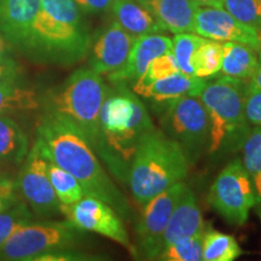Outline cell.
<instances>
[{
  "instance_id": "1",
  "label": "cell",
  "mask_w": 261,
  "mask_h": 261,
  "mask_svg": "<svg viewBox=\"0 0 261 261\" xmlns=\"http://www.w3.org/2000/svg\"><path fill=\"white\" fill-rule=\"evenodd\" d=\"M41 152L80 182L85 196L99 198L112 205L123 219L132 210L98 159L96 150L79 127L56 113L45 112L37 126Z\"/></svg>"
},
{
  "instance_id": "2",
  "label": "cell",
  "mask_w": 261,
  "mask_h": 261,
  "mask_svg": "<svg viewBox=\"0 0 261 261\" xmlns=\"http://www.w3.org/2000/svg\"><path fill=\"white\" fill-rule=\"evenodd\" d=\"M99 158L115 177L127 180L128 168L142 139L155 129L151 116L128 85H112L99 113Z\"/></svg>"
},
{
  "instance_id": "3",
  "label": "cell",
  "mask_w": 261,
  "mask_h": 261,
  "mask_svg": "<svg viewBox=\"0 0 261 261\" xmlns=\"http://www.w3.org/2000/svg\"><path fill=\"white\" fill-rule=\"evenodd\" d=\"M90 47L89 28L74 0H41L33 24L29 60L69 67L83 61Z\"/></svg>"
},
{
  "instance_id": "4",
  "label": "cell",
  "mask_w": 261,
  "mask_h": 261,
  "mask_svg": "<svg viewBox=\"0 0 261 261\" xmlns=\"http://www.w3.org/2000/svg\"><path fill=\"white\" fill-rule=\"evenodd\" d=\"M187 155L181 146L161 129H152L142 139L132 161L127 182L140 205L182 181L189 172Z\"/></svg>"
},
{
  "instance_id": "5",
  "label": "cell",
  "mask_w": 261,
  "mask_h": 261,
  "mask_svg": "<svg viewBox=\"0 0 261 261\" xmlns=\"http://www.w3.org/2000/svg\"><path fill=\"white\" fill-rule=\"evenodd\" d=\"M109 89L97 71L90 67L79 68L60 87L48 93L45 112L60 114L74 122L98 154L100 150L99 113Z\"/></svg>"
},
{
  "instance_id": "6",
  "label": "cell",
  "mask_w": 261,
  "mask_h": 261,
  "mask_svg": "<svg viewBox=\"0 0 261 261\" xmlns=\"http://www.w3.org/2000/svg\"><path fill=\"white\" fill-rule=\"evenodd\" d=\"M247 89L246 80L226 75L210 83L205 81L198 98L210 117V154H215L226 145L242 146L250 129L244 116Z\"/></svg>"
},
{
  "instance_id": "7",
  "label": "cell",
  "mask_w": 261,
  "mask_h": 261,
  "mask_svg": "<svg viewBox=\"0 0 261 261\" xmlns=\"http://www.w3.org/2000/svg\"><path fill=\"white\" fill-rule=\"evenodd\" d=\"M161 106L163 132L181 146L189 163L194 165L210 145L211 123L203 103L198 97L187 96Z\"/></svg>"
},
{
  "instance_id": "8",
  "label": "cell",
  "mask_w": 261,
  "mask_h": 261,
  "mask_svg": "<svg viewBox=\"0 0 261 261\" xmlns=\"http://www.w3.org/2000/svg\"><path fill=\"white\" fill-rule=\"evenodd\" d=\"M85 231L69 221H41L25 224L0 248V261H34L42 253L75 248Z\"/></svg>"
},
{
  "instance_id": "9",
  "label": "cell",
  "mask_w": 261,
  "mask_h": 261,
  "mask_svg": "<svg viewBox=\"0 0 261 261\" xmlns=\"http://www.w3.org/2000/svg\"><path fill=\"white\" fill-rule=\"evenodd\" d=\"M208 203L227 223L246 224L250 211L256 204V196L252 180L240 160L225 166L208 192Z\"/></svg>"
},
{
  "instance_id": "10",
  "label": "cell",
  "mask_w": 261,
  "mask_h": 261,
  "mask_svg": "<svg viewBox=\"0 0 261 261\" xmlns=\"http://www.w3.org/2000/svg\"><path fill=\"white\" fill-rule=\"evenodd\" d=\"M61 214L80 230L109 238L125 247L132 255H137L136 247L130 243L122 218L107 202L84 196L71 204H61Z\"/></svg>"
},
{
  "instance_id": "11",
  "label": "cell",
  "mask_w": 261,
  "mask_h": 261,
  "mask_svg": "<svg viewBox=\"0 0 261 261\" xmlns=\"http://www.w3.org/2000/svg\"><path fill=\"white\" fill-rule=\"evenodd\" d=\"M21 166L16 185L35 217L50 218L61 214V202L48 179L46 158L37 139Z\"/></svg>"
},
{
  "instance_id": "12",
  "label": "cell",
  "mask_w": 261,
  "mask_h": 261,
  "mask_svg": "<svg viewBox=\"0 0 261 261\" xmlns=\"http://www.w3.org/2000/svg\"><path fill=\"white\" fill-rule=\"evenodd\" d=\"M187 184L179 181L143 205V212L137 225L138 254L144 259L156 260L161 253L162 236L175 205L180 200Z\"/></svg>"
},
{
  "instance_id": "13",
  "label": "cell",
  "mask_w": 261,
  "mask_h": 261,
  "mask_svg": "<svg viewBox=\"0 0 261 261\" xmlns=\"http://www.w3.org/2000/svg\"><path fill=\"white\" fill-rule=\"evenodd\" d=\"M195 34L217 41H234L261 50L259 31L242 23L219 8L198 6L195 16Z\"/></svg>"
},
{
  "instance_id": "14",
  "label": "cell",
  "mask_w": 261,
  "mask_h": 261,
  "mask_svg": "<svg viewBox=\"0 0 261 261\" xmlns=\"http://www.w3.org/2000/svg\"><path fill=\"white\" fill-rule=\"evenodd\" d=\"M40 8L41 0H0V35L12 50L27 58Z\"/></svg>"
},
{
  "instance_id": "15",
  "label": "cell",
  "mask_w": 261,
  "mask_h": 261,
  "mask_svg": "<svg viewBox=\"0 0 261 261\" xmlns=\"http://www.w3.org/2000/svg\"><path fill=\"white\" fill-rule=\"evenodd\" d=\"M136 37L114 21L98 35L90 47V68L102 76L121 69L128 58Z\"/></svg>"
},
{
  "instance_id": "16",
  "label": "cell",
  "mask_w": 261,
  "mask_h": 261,
  "mask_svg": "<svg viewBox=\"0 0 261 261\" xmlns=\"http://www.w3.org/2000/svg\"><path fill=\"white\" fill-rule=\"evenodd\" d=\"M172 51V39L163 34H146L137 37L128 58L121 69L107 75L110 85H132L144 74L155 58Z\"/></svg>"
},
{
  "instance_id": "17",
  "label": "cell",
  "mask_w": 261,
  "mask_h": 261,
  "mask_svg": "<svg viewBox=\"0 0 261 261\" xmlns=\"http://www.w3.org/2000/svg\"><path fill=\"white\" fill-rule=\"evenodd\" d=\"M204 230V221L200 205L197 203L194 191L187 185L163 232L161 252L163 248L175 241L203 233Z\"/></svg>"
},
{
  "instance_id": "18",
  "label": "cell",
  "mask_w": 261,
  "mask_h": 261,
  "mask_svg": "<svg viewBox=\"0 0 261 261\" xmlns=\"http://www.w3.org/2000/svg\"><path fill=\"white\" fill-rule=\"evenodd\" d=\"M138 3L148 8L167 32L173 34L194 33L196 11L200 6L195 0H143Z\"/></svg>"
},
{
  "instance_id": "19",
  "label": "cell",
  "mask_w": 261,
  "mask_h": 261,
  "mask_svg": "<svg viewBox=\"0 0 261 261\" xmlns=\"http://www.w3.org/2000/svg\"><path fill=\"white\" fill-rule=\"evenodd\" d=\"M110 10L115 22L136 38L167 32L156 16L137 0H114Z\"/></svg>"
},
{
  "instance_id": "20",
  "label": "cell",
  "mask_w": 261,
  "mask_h": 261,
  "mask_svg": "<svg viewBox=\"0 0 261 261\" xmlns=\"http://www.w3.org/2000/svg\"><path fill=\"white\" fill-rule=\"evenodd\" d=\"M207 79L182 74L173 73L161 80L155 81L149 87L143 98L152 100V103L165 104L181 97H198L204 87Z\"/></svg>"
},
{
  "instance_id": "21",
  "label": "cell",
  "mask_w": 261,
  "mask_h": 261,
  "mask_svg": "<svg viewBox=\"0 0 261 261\" xmlns=\"http://www.w3.org/2000/svg\"><path fill=\"white\" fill-rule=\"evenodd\" d=\"M220 73L240 80H250L259 65V51L246 44L223 42Z\"/></svg>"
},
{
  "instance_id": "22",
  "label": "cell",
  "mask_w": 261,
  "mask_h": 261,
  "mask_svg": "<svg viewBox=\"0 0 261 261\" xmlns=\"http://www.w3.org/2000/svg\"><path fill=\"white\" fill-rule=\"evenodd\" d=\"M29 151V139L23 128L8 115H0V162L21 166Z\"/></svg>"
},
{
  "instance_id": "23",
  "label": "cell",
  "mask_w": 261,
  "mask_h": 261,
  "mask_svg": "<svg viewBox=\"0 0 261 261\" xmlns=\"http://www.w3.org/2000/svg\"><path fill=\"white\" fill-rule=\"evenodd\" d=\"M40 108L37 91L18 84L0 85V115L28 113Z\"/></svg>"
},
{
  "instance_id": "24",
  "label": "cell",
  "mask_w": 261,
  "mask_h": 261,
  "mask_svg": "<svg viewBox=\"0 0 261 261\" xmlns=\"http://www.w3.org/2000/svg\"><path fill=\"white\" fill-rule=\"evenodd\" d=\"M242 249L231 234L220 231L208 230L202 236V260L233 261L242 255Z\"/></svg>"
},
{
  "instance_id": "25",
  "label": "cell",
  "mask_w": 261,
  "mask_h": 261,
  "mask_svg": "<svg viewBox=\"0 0 261 261\" xmlns=\"http://www.w3.org/2000/svg\"><path fill=\"white\" fill-rule=\"evenodd\" d=\"M243 166L252 180L256 203L261 204V126L252 127L243 140Z\"/></svg>"
},
{
  "instance_id": "26",
  "label": "cell",
  "mask_w": 261,
  "mask_h": 261,
  "mask_svg": "<svg viewBox=\"0 0 261 261\" xmlns=\"http://www.w3.org/2000/svg\"><path fill=\"white\" fill-rule=\"evenodd\" d=\"M223 48L221 41L203 38L192 58L195 76L208 79L219 74L223 61Z\"/></svg>"
},
{
  "instance_id": "27",
  "label": "cell",
  "mask_w": 261,
  "mask_h": 261,
  "mask_svg": "<svg viewBox=\"0 0 261 261\" xmlns=\"http://www.w3.org/2000/svg\"><path fill=\"white\" fill-rule=\"evenodd\" d=\"M44 155V154H42ZM46 158V156H45ZM46 171L52 188L56 192L61 204H71L85 196L80 182L52 160L46 158Z\"/></svg>"
},
{
  "instance_id": "28",
  "label": "cell",
  "mask_w": 261,
  "mask_h": 261,
  "mask_svg": "<svg viewBox=\"0 0 261 261\" xmlns=\"http://www.w3.org/2000/svg\"><path fill=\"white\" fill-rule=\"evenodd\" d=\"M177 71H179V68L172 51L163 54L155 58L150 63L148 69L144 71V74L132 84V91L138 96L143 97L155 81L161 80L168 75L177 73Z\"/></svg>"
},
{
  "instance_id": "29",
  "label": "cell",
  "mask_w": 261,
  "mask_h": 261,
  "mask_svg": "<svg viewBox=\"0 0 261 261\" xmlns=\"http://www.w3.org/2000/svg\"><path fill=\"white\" fill-rule=\"evenodd\" d=\"M204 232V231H203ZM202 236L180 238L163 248L156 260L162 261H202Z\"/></svg>"
},
{
  "instance_id": "30",
  "label": "cell",
  "mask_w": 261,
  "mask_h": 261,
  "mask_svg": "<svg viewBox=\"0 0 261 261\" xmlns=\"http://www.w3.org/2000/svg\"><path fill=\"white\" fill-rule=\"evenodd\" d=\"M202 40L203 38L195 33L175 34L172 39V54L177 61L179 71H181L182 74L195 76L192 58Z\"/></svg>"
},
{
  "instance_id": "31",
  "label": "cell",
  "mask_w": 261,
  "mask_h": 261,
  "mask_svg": "<svg viewBox=\"0 0 261 261\" xmlns=\"http://www.w3.org/2000/svg\"><path fill=\"white\" fill-rule=\"evenodd\" d=\"M34 220L33 213L25 201L21 200L11 208L0 213V248L23 225Z\"/></svg>"
},
{
  "instance_id": "32",
  "label": "cell",
  "mask_w": 261,
  "mask_h": 261,
  "mask_svg": "<svg viewBox=\"0 0 261 261\" xmlns=\"http://www.w3.org/2000/svg\"><path fill=\"white\" fill-rule=\"evenodd\" d=\"M223 9L242 23L261 29V0H224Z\"/></svg>"
},
{
  "instance_id": "33",
  "label": "cell",
  "mask_w": 261,
  "mask_h": 261,
  "mask_svg": "<svg viewBox=\"0 0 261 261\" xmlns=\"http://www.w3.org/2000/svg\"><path fill=\"white\" fill-rule=\"evenodd\" d=\"M244 116L250 128L261 126V89L249 86V84L244 99Z\"/></svg>"
},
{
  "instance_id": "34",
  "label": "cell",
  "mask_w": 261,
  "mask_h": 261,
  "mask_svg": "<svg viewBox=\"0 0 261 261\" xmlns=\"http://www.w3.org/2000/svg\"><path fill=\"white\" fill-rule=\"evenodd\" d=\"M100 259L102 257L97 255L77 252V250H74V248H64V249H55L42 253L35 257L34 261H89Z\"/></svg>"
},
{
  "instance_id": "35",
  "label": "cell",
  "mask_w": 261,
  "mask_h": 261,
  "mask_svg": "<svg viewBox=\"0 0 261 261\" xmlns=\"http://www.w3.org/2000/svg\"><path fill=\"white\" fill-rule=\"evenodd\" d=\"M21 200L16 180L8 177L0 180V213L11 208Z\"/></svg>"
},
{
  "instance_id": "36",
  "label": "cell",
  "mask_w": 261,
  "mask_h": 261,
  "mask_svg": "<svg viewBox=\"0 0 261 261\" xmlns=\"http://www.w3.org/2000/svg\"><path fill=\"white\" fill-rule=\"evenodd\" d=\"M23 76V70L17 62L0 63V85L18 84Z\"/></svg>"
},
{
  "instance_id": "37",
  "label": "cell",
  "mask_w": 261,
  "mask_h": 261,
  "mask_svg": "<svg viewBox=\"0 0 261 261\" xmlns=\"http://www.w3.org/2000/svg\"><path fill=\"white\" fill-rule=\"evenodd\" d=\"M81 11L87 14H102L112 9L114 0H74Z\"/></svg>"
},
{
  "instance_id": "38",
  "label": "cell",
  "mask_w": 261,
  "mask_h": 261,
  "mask_svg": "<svg viewBox=\"0 0 261 261\" xmlns=\"http://www.w3.org/2000/svg\"><path fill=\"white\" fill-rule=\"evenodd\" d=\"M12 48L9 46V44L0 35V63H11L15 62L11 55Z\"/></svg>"
},
{
  "instance_id": "39",
  "label": "cell",
  "mask_w": 261,
  "mask_h": 261,
  "mask_svg": "<svg viewBox=\"0 0 261 261\" xmlns=\"http://www.w3.org/2000/svg\"><path fill=\"white\" fill-rule=\"evenodd\" d=\"M248 84H249V86L261 89V50L259 51V65H257V69Z\"/></svg>"
},
{
  "instance_id": "40",
  "label": "cell",
  "mask_w": 261,
  "mask_h": 261,
  "mask_svg": "<svg viewBox=\"0 0 261 261\" xmlns=\"http://www.w3.org/2000/svg\"><path fill=\"white\" fill-rule=\"evenodd\" d=\"M200 6H208V8L223 9L224 0H195Z\"/></svg>"
},
{
  "instance_id": "41",
  "label": "cell",
  "mask_w": 261,
  "mask_h": 261,
  "mask_svg": "<svg viewBox=\"0 0 261 261\" xmlns=\"http://www.w3.org/2000/svg\"><path fill=\"white\" fill-rule=\"evenodd\" d=\"M4 178H6V177H5V175H4V174H3V172H2V171H0V179H4Z\"/></svg>"
},
{
  "instance_id": "42",
  "label": "cell",
  "mask_w": 261,
  "mask_h": 261,
  "mask_svg": "<svg viewBox=\"0 0 261 261\" xmlns=\"http://www.w3.org/2000/svg\"><path fill=\"white\" fill-rule=\"evenodd\" d=\"M259 39H260V42H261V29L259 31Z\"/></svg>"
},
{
  "instance_id": "43",
  "label": "cell",
  "mask_w": 261,
  "mask_h": 261,
  "mask_svg": "<svg viewBox=\"0 0 261 261\" xmlns=\"http://www.w3.org/2000/svg\"><path fill=\"white\" fill-rule=\"evenodd\" d=\"M137 2H143V0H137Z\"/></svg>"
},
{
  "instance_id": "44",
  "label": "cell",
  "mask_w": 261,
  "mask_h": 261,
  "mask_svg": "<svg viewBox=\"0 0 261 261\" xmlns=\"http://www.w3.org/2000/svg\"><path fill=\"white\" fill-rule=\"evenodd\" d=\"M0 180H3V179H0Z\"/></svg>"
}]
</instances>
